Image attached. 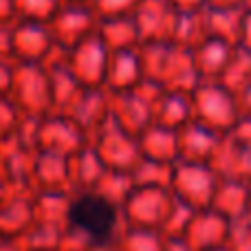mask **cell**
Segmentation results:
<instances>
[{"label":"cell","instance_id":"obj_1","mask_svg":"<svg viewBox=\"0 0 251 251\" xmlns=\"http://www.w3.org/2000/svg\"><path fill=\"white\" fill-rule=\"evenodd\" d=\"M71 225L86 234L93 243H106L110 240L117 225V212H115L113 203L106 201L104 196L86 194L79 196L73 205H71Z\"/></svg>","mask_w":251,"mask_h":251}]
</instances>
